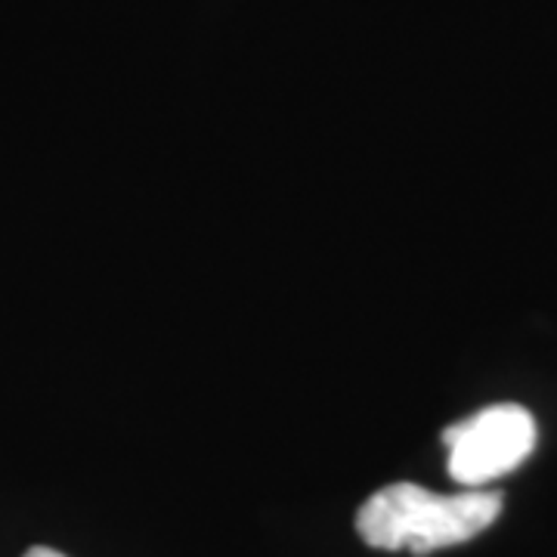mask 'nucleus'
Segmentation results:
<instances>
[{
  "label": "nucleus",
  "mask_w": 557,
  "mask_h": 557,
  "mask_svg": "<svg viewBox=\"0 0 557 557\" xmlns=\"http://www.w3.org/2000/svg\"><path fill=\"white\" fill-rule=\"evenodd\" d=\"M443 443L449 449V478L465 490H483L536 449V418L518 403H496L449 424Z\"/></svg>",
  "instance_id": "f03ea898"
},
{
  "label": "nucleus",
  "mask_w": 557,
  "mask_h": 557,
  "mask_svg": "<svg viewBox=\"0 0 557 557\" xmlns=\"http://www.w3.org/2000/svg\"><path fill=\"white\" fill-rule=\"evenodd\" d=\"M25 557H65V555H60V552H53V548H44V545H38V548L25 552Z\"/></svg>",
  "instance_id": "7ed1b4c3"
},
{
  "label": "nucleus",
  "mask_w": 557,
  "mask_h": 557,
  "mask_svg": "<svg viewBox=\"0 0 557 557\" xmlns=\"http://www.w3.org/2000/svg\"><path fill=\"white\" fill-rule=\"evenodd\" d=\"M502 515V493L461 490L431 493L418 483H391L366 498L357 515V533L369 548L431 555L490 530Z\"/></svg>",
  "instance_id": "f257e3e1"
}]
</instances>
